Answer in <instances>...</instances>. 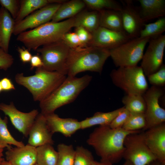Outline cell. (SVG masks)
Returning <instances> with one entry per match:
<instances>
[{"label": "cell", "mask_w": 165, "mask_h": 165, "mask_svg": "<svg viewBox=\"0 0 165 165\" xmlns=\"http://www.w3.org/2000/svg\"><path fill=\"white\" fill-rule=\"evenodd\" d=\"M2 90L8 91L15 90V88L11 80L10 79L5 77L0 80Z\"/></svg>", "instance_id": "b9f144b4"}, {"label": "cell", "mask_w": 165, "mask_h": 165, "mask_svg": "<svg viewBox=\"0 0 165 165\" xmlns=\"http://www.w3.org/2000/svg\"><path fill=\"white\" fill-rule=\"evenodd\" d=\"M86 5L83 0H72L61 4L51 21L57 22L75 17L83 10Z\"/></svg>", "instance_id": "7402d4cb"}, {"label": "cell", "mask_w": 165, "mask_h": 165, "mask_svg": "<svg viewBox=\"0 0 165 165\" xmlns=\"http://www.w3.org/2000/svg\"><path fill=\"white\" fill-rule=\"evenodd\" d=\"M36 163L39 165H57L58 152L53 145L45 144L36 148Z\"/></svg>", "instance_id": "4316f807"}, {"label": "cell", "mask_w": 165, "mask_h": 165, "mask_svg": "<svg viewBox=\"0 0 165 165\" xmlns=\"http://www.w3.org/2000/svg\"><path fill=\"white\" fill-rule=\"evenodd\" d=\"M74 27H82L91 33L100 27L99 12L82 10L74 17Z\"/></svg>", "instance_id": "484cf974"}, {"label": "cell", "mask_w": 165, "mask_h": 165, "mask_svg": "<svg viewBox=\"0 0 165 165\" xmlns=\"http://www.w3.org/2000/svg\"><path fill=\"white\" fill-rule=\"evenodd\" d=\"M44 116L48 127L53 134L58 132L65 137H70L81 129L80 121L77 119L61 118L54 112Z\"/></svg>", "instance_id": "ac0fdd59"}, {"label": "cell", "mask_w": 165, "mask_h": 165, "mask_svg": "<svg viewBox=\"0 0 165 165\" xmlns=\"http://www.w3.org/2000/svg\"><path fill=\"white\" fill-rule=\"evenodd\" d=\"M110 57L108 49L87 46L70 49L67 75L75 77L86 71L101 74L104 65Z\"/></svg>", "instance_id": "277c9868"}, {"label": "cell", "mask_w": 165, "mask_h": 165, "mask_svg": "<svg viewBox=\"0 0 165 165\" xmlns=\"http://www.w3.org/2000/svg\"><path fill=\"white\" fill-rule=\"evenodd\" d=\"M3 149L0 147V158H2L3 156Z\"/></svg>", "instance_id": "c3c4849f"}, {"label": "cell", "mask_w": 165, "mask_h": 165, "mask_svg": "<svg viewBox=\"0 0 165 165\" xmlns=\"http://www.w3.org/2000/svg\"><path fill=\"white\" fill-rule=\"evenodd\" d=\"M148 43L140 66L147 76L157 71L163 64L165 35L151 38Z\"/></svg>", "instance_id": "8fae6325"}, {"label": "cell", "mask_w": 165, "mask_h": 165, "mask_svg": "<svg viewBox=\"0 0 165 165\" xmlns=\"http://www.w3.org/2000/svg\"><path fill=\"white\" fill-rule=\"evenodd\" d=\"M150 39L140 37L132 39L109 50L110 57L115 66L119 68L137 65Z\"/></svg>", "instance_id": "ba28073f"}, {"label": "cell", "mask_w": 165, "mask_h": 165, "mask_svg": "<svg viewBox=\"0 0 165 165\" xmlns=\"http://www.w3.org/2000/svg\"><path fill=\"white\" fill-rule=\"evenodd\" d=\"M5 155L6 160L11 165H34L36 163V148L28 144L7 148Z\"/></svg>", "instance_id": "d6986e66"}, {"label": "cell", "mask_w": 165, "mask_h": 165, "mask_svg": "<svg viewBox=\"0 0 165 165\" xmlns=\"http://www.w3.org/2000/svg\"><path fill=\"white\" fill-rule=\"evenodd\" d=\"M34 165H39V164H38L37 163H36Z\"/></svg>", "instance_id": "f5cc1de1"}, {"label": "cell", "mask_w": 165, "mask_h": 165, "mask_svg": "<svg viewBox=\"0 0 165 165\" xmlns=\"http://www.w3.org/2000/svg\"><path fill=\"white\" fill-rule=\"evenodd\" d=\"M163 92L159 87L152 86L148 88L143 96L146 104L145 113L146 126L145 131L165 122V110L159 103V99Z\"/></svg>", "instance_id": "30bf717a"}, {"label": "cell", "mask_w": 165, "mask_h": 165, "mask_svg": "<svg viewBox=\"0 0 165 165\" xmlns=\"http://www.w3.org/2000/svg\"><path fill=\"white\" fill-rule=\"evenodd\" d=\"M75 28V32L78 36L82 47L89 46L92 40V33L82 27Z\"/></svg>", "instance_id": "74e56055"}, {"label": "cell", "mask_w": 165, "mask_h": 165, "mask_svg": "<svg viewBox=\"0 0 165 165\" xmlns=\"http://www.w3.org/2000/svg\"><path fill=\"white\" fill-rule=\"evenodd\" d=\"M123 158L133 165H148L157 160L145 142L143 132L131 134L125 138Z\"/></svg>", "instance_id": "9c48e42d"}, {"label": "cell", "mask_w": 165, "mask_h": 165, "mask_svg": "<svg viewBox=\"0 0 165 165\" xmlns=\"http://www.w3.org/2000/svg\"><path fill=\"white\" fill-rule=\"evenodd\" d=\"M15 24L14 19L4 8H0V38L1 48L8 53L9 42Z\"/></svg>", "instance_id": "44dd1931"}, {"label": "cell", "mask_w": 165, "mask_h": 165, "mask_svg": "<svg viewBox=\"0 0 165 165\" xmlns=\"http://www.w3.org/2000/svg\"><path fill=\"white\" fill-rule=\"evenodd\" d=\"M60 3L49 4L32 13L21 21L15 23L13 34L18 35L29 29H34L51 20L60 6Z\"/></svg>", "instance_id": "7c38bea8"}, {"label": "cell", "mask_w": 165, "mask_h": 165, "mask_svg": "<svg viewBox=\"0 0 165 165\" xmlns=\"http://www.w3.org/2000/svg\"><path fill=\"white\" fill-rule=\"evenodd\" d=\"M57 165H74L75 149L72 145L61 143L57 146Z\"/></svg>", "instance_id": "4dcf8cb0"}, {"label": "cell", "mask_w": 165, "mask_h": 165, "mask_svg": "<svg viewBox=\"0 0 165 165\" xmlns=\"http://www.w3.org/2000/svg\"><path fill=\"white\" fill-rule=\"evenodd\" d=\"M31 69L32 70L35 68L42 67L43 63L41 58L38 54L32 56L30 61Z\"/></svg>", "instance_id": "7bdbcfd3"}, {"label": "cell", "mask_w": 165, "mask_h": 165, "mask_svg": "<svg viewBox=\"0 0 165 165\" xmlns=\"http://www.w3.org/2000/svg\"><path fill=\"white\" fill-rule=\"evenodd\" d=\"M152 86L159 87L165 84V65L163 64L157 71L147 76Z\"/></svg>", "instance_id": "e575fe53"}, {"label": "cell", "mask_w": 165, "mask_h": 165, "mask_svg": "<svg viewBox=\"0 0 165 165\" xmlns=\"http://www.w3.org/2000/svg\"><path fill=\"white\" fill-rule=\"evenodd\" d=\"M92 34V40L89 46L109 50L132 39L124 31L112 30L101 26Z\"/></svg>", "instance_id": "9a60e30c"}, {"label": "cell", "mask_w": 165, "mask_h": 165, "mask_svg": "<svg viewBox=\"0 0 165 165\" xmlns=\"http://www.w3.org/2000/svg\"><path fill=\"white\" fill-rule=\"evenodd\" d=\"M74 25V17L59 22H49L21 33L17 35L16 40L29 50H36L41 46L61 40Z\"/></svg>", "instance_id": "7a4b0ae2"}, {"label": "cell", "mask_w": 165, "mask_h": 165, "mask_svg": "<svg viewBox=\"0 0 165 165\" xmlns=\"http://www.w3.org/2000/svg\"><path fill=\"white\" fill-rule=\"evenodd\" d=\"M143 132L144 139L156 160L165 163V123Z\"/></svg>", "instance_id": "2e32d148"}, {"label": "cell", "mask_w": 165, "mask_h": 165, "mask_svg": "<svg viewBox=\"0 0 165 165\" xmlns=\"http://www.w3.org/2000/svg\"><path fill=\"white\" fill-rule=\"evenodd\" d=\"M0 110L9 116L13 125L26 137L28 136L30 130L39 113L36 109L27 113L21 112L16 108L13 102L9 105L0 103Z\"/></svg>", "instance_id": "4fadbf2b"}, {"label": "cell", "mask_w": 165, "mask_h": 165, "mask_svg": "<svg viewBox=\"0 0 165 165\" xmlns=\"http://www.w3.org/2000/svg\"><path fill=\"white\" fill-rule=\"evenodd\" d=\"M123 2L121 12L123 30L131 39L139 37L145 22L141 16L139 8L134 5L132 0Z\"/></svg>", "instance_id": "5bb4252c"}, {"label": "cell", "mask_w": 165, "mask_h": 165, "mask_svg": "<svg viewBox=\"0 0 165 165\" xmlns=\"http://www.w3.org/2000/svg\"><path fill=\"white\" fill-rule=\"evenodd\" d=\"M17 50L19 54L21 61L24 63L30 62L32 55L28 49L18 47Z\"/></svg>", "instance_id": "60d3db41"}, {"label": "cell", "mask_w": 165, "mask_h": 165, "mask_svg": "<svg viewBox=\"0 0 165 165\" xmlns=\"http://www.w3.org/2000/svg\"><path fill=\"white\" fill-rule=\"evenodd\" d=\"M99 12L100 26L112 30L125 32L121 11L104 10Z\"/></svg>", "instance_id": "cb8c5ba5"}, {"label": "cell", "mask_w": 165, "mask_h": 165, "mask_svg": "<svg viewBox=\"0 0 165 165\" xmlns=\"http://www.w3.org/2000/svg\"><path fill=\"white\" fill-rule=\"evenodd\" d=\"M14 61L11 55L0 49V69L7 70L12 65Z\"/></svg>", "instance_id": "ab89813d"}, {"label": "cell", "mask_w": 165, "mask_h": 165, "mask_svg": "<svg viewBox=\"0 0 165 165\" xmlns=\"http://www.w3.org/2000/svg\"><path fill=\"white\" fill-rule=\"evenodd\" d=\"M141 16L145 22L165 15V0H138Z\"/></svg>", "instance_id": "ffe728a7"}, {"label": "cell", "mask_w": 165, "mask_h": 165, "mask_svg": "<svg viewBox=\"0 0 165 165\" xmlns=\"http://www.w3.org/2000/svg\"><path fill=\"white\" fill-rule=\"evenodd\" d=\"M92 165H113V164L108 162L101 161L100 162H98L94 160L93 163Z\"/></svg>", "instance_id": "ee69618b"}, {"label": "cell", "mask_w": 165, "mask_h": 165, "mask_svg": "<svg viewBox=\"0 0 165 165\" xmlns=\"http://www.w3.org/2000/svg\"><path fill=\"white\" fill-rule=\"evenodd\" d=\"M53 134L50 130L44 116L41 113L38 115L30 130L28 145L36 148L45 145H53Z\"/></svg>", "instance_id": "e0dca14e"}, {"label": "cell", "mask_w": 165, "mask_h": 165, "mask_svg": "<svg viewBox=\"0 0 165 165\" xmlns=\"http://www.w3.org/2000/svg\"><path fill=\"white\" fill-rule=\"evenodd\" d=\"M165 31V17H163L153 23L145 24L141 31L139 37L154 38L162 35Z\"/></svg>", "instance_id": "f546056e"}, {"label": "cell", "mask_w": 165, "mask_h": 165, "mask_svg": "<svg viewBox=\"0 0 165 165\" xmlns=\"http://www.w3.org/2000/svg\"><path fill=\"white\" fill-rule=\"evenodd\" d=\"M71 49L82 47L78 36L75 32L66 33L61 39Z\"/></svg>", "instance_id": "f35d334b"}, {"label": "cell", "mask_w": 165, "mask_h": 165, "mask_svg": "<svg viewBox=\"0 0 165 165\" xmlns=\"http://www.w3.org/2000/svg\"><path fill=\"white\" fill-rule=\"evenodd\" d=\"M8 123L7 116L2 119L0 115V147L3 149L10 148L11 145L17 147L25 145L22 142L17 141L11 135L7 128Z\"/></svg>", "instance_id": "f1b7e54d"}, {"label": "cell", "mask_w": 165, "mask_h": 165, "mask_svg": "<svg viewBox=\"0 0 165 165\" xmlns=\"http://www.w3.org/2000/svg\"><path fill=\"white\" fill-rule=\"evenodd\" d=\"M65 75L56 72L46 70L42 67L36 68L34 75L25 76L18 73L15 76L16 82L26 88L31 94L33 100L39 102L53 92L64 81Z\"/></svg>", "instance_id": "5b68a950"}, {"label": "cell", "mask_w": 165, "mask_h": 165, "mask_svg": "<svg viewBox=\"0 0 165 165\" xmlns=\"http://www.w3.org/2000/svg\"><path fill=\"white\" fill-rule=\"evenodd\" d=\"M4 159L3 158H0V165L2 163V161Z\"/></svg>", "instance_id": "f907efd6"}, {"label": "cell", "mask_w": 165, "mask_h": 165, "mask_svg": "<svg viewBox=\"0 0 165 165\" xmlns=\"http://www.w3.org/2000/svg\"><path fill=\"white\" fill-rule=\"evenodd\" d=\"M148 165H165V163H162L156 160L151 162Z\"/></svg>", "instance_id": "f6af8a7d"}, {"label": "cell", "mask_w": 165, "mask_h": 165, "mask_svg": "<svg viewBox=\"0 0 165 165\" xmlns=\"http://www.w3.org/2000/svg\"><path fill=\"white\" fill-rule=\"evenodd\" d=\"M70 48L62 40L38 48L43 63L42 68L51 72H56L67 75Z\"/></svg>", "instance_id": "52a82bcc"}, {"label": "cell", "mask_w": 165, "mask_h": 165, "mask_svg": "<svg viewBox=\"0 0 165 165\" xmlns=\"http://www.w3.org/2000/svg\"><path fill=\"white\" fill-rule=\"evenodd\" d=\"M130 114V113L124 107L123 109L112 120L109 126L113 129L122 128Z\"/></svg>", "instance_id": "8d00e7d4"}, {"label": "cell", "mask_w": 165, "mask_h": 165, "mask_svg": "<svg viewBox=\"0 0 165 165\" xmlns=\"http://www.w3.org/2000/svg\"><path fill=\"white\" fill-rule=\"evenodd\" d=\"M1 48V40H0V49Z\"/></svg>", "instance_id": "816d5d0a"}, {"label": "cell", "mask_w": 165, "mask_h": 165, "mask_svg": "<svg viewBox=\"0 0 165 165\" xmlns=\"http://www.w3.org/2000/svg\"><path fill=\"white\" fill-rule=\"evenodd\" d=\"M86 6L98 12L104 10L121 11L123 6L113 0H83Z\"/></svg>", "instance_id": "1f68e13d"}, {"label": "cell", "mask_w": 165, "mask_h": 165, "mask_svg": "<svg viewBox=\"0 0 165 165\" xmlns=\"http://www.w3.org/2000/svg\"><path fill=\"white\" fill-rule=\"evenodd\" d=\"M122 102L130 113H145L146 104L143 95L127 94L122 98Z\"/></svg>", "instance_id": "83f0119b"}, {"label": "cell", "mask_w": 165, "mask_h": 165, "mask_svg": "<svg viewBox=\"0 0 165 165\" xmlns=\"http://www.w3.org/2000/svg\"><path fill=\"white\" fill-rule=\"evenodd\" d=\"M92 78L88 75L79 78L67 76L53 92L39 102L41 113L44 115L54 113L59 108L74 101Z\"/></svg>", "instance_id": "3957f363"}, {"label": "cell", "mask_w": 165, "mask_h": 165, "mask_svg": "<svg viewBox=\"0 0 165 165\" xmlns=\"http://www.w3.org/2000/svg\"><path fill=\"white\" fill-rule=\"evenodd\" d=\"M2 91H3V90H2V87L1 83V82H0V93Z\"/></svg>", "instance_id": "681fc988"}, {"label": "cell", "mask_w": 165, "mask_h": 165, "mask_svg": "<svg viewBox=\"0 0 165 165\" xmlns=\"http://www.w3.org/2000/svg\"><path fill=\"white\" fill-rule=\"evenodd\" d=\"M94 160L91 152L82 146H77L75 149L74 165H92Z\"/></svg>", "instance_id": "836d02e7"}, {"label": "cell", "mask_w": 165, "mask_h": 165, "mask_svg": "<svg viewBox=\"0 0 165 165\" xmlns=\"http://www.w3.org/2000/svg\"><path fill=\"white\" fill-rule=\"evenodd\" d=\"M141 131H129L122 128L113 129L109 125L99 126L90 134L86 142L94 148L101 161L113 164L123 158L126 137Z\"/></svg>", "instance_id": "6da1fadb"}, {"label": "cell", "mask_w": 165, "mask_h": 165, "mask_svg": "<svg viewBox=\"0 0 165 165\" xmlns=\"http://www.w3.org/2000/svg\"><path fill=\"white\" fill-rule=\"evenodd\" d=\"M146 126L145 113H130L122 128L129 131L143 130Z\"/></svg>", "instance_id": "d6a6232c"}, {"label": "cell", "mask_w": 165, "mask_h": 165, "mask_svg": "<svg viewBox=\"0 0 165 165\" xmlns=\"http://www.w3.org/2000/svg\"><path fill=\"white\" fill-rule=\"evenodd\" d=\"M124 106L108 112H97L91 117L80 121L81 129L94 126L109 125L115 118L124 108Z\"/></svg>", "instance_id": "d4e9b609"}, {"label": "cell", "mask_w": 165, "mask_h": 165, "mask_svg": "<svg viewBox=\"0 0 165 165\" xmlns=\"http://www.w3.org/2000/svg\"><path fill=\"white\" fill-rule=\"evenodd\" d=\"M0 4L9 12L15 20L19 10L20 0H0Z\"/></svg>", "instance_id": "d590c367"}, {"label": "cell", "mask_w": 165, "mask_h": 165, "mask_svg": "<svg viewBox=\"0 0 165 165\" xmlns=\"http://www.w3.org/2000/svg\"><path fill=\"white\" fill-rule=\"evenodd\" d=\"M65 1L61 0H20V8L17 16L14 20L17 23L28 16L49 4L54 3H62Z\"/></svg>", "instance_id": "603a6c76"}, {"label": "cell", "mask_w": 165, "mask_h": 165, "mask_svg": "<svg viewBox=\"0 0 165 165\" xmlns=\"http://www.w3.org/2000/svg\"><path fill=\"white\" fill-rule=\"evenodd\" d=\"M113 83L127 94H143L148 89L146 76L140 66L119 67L112 70Z\"/></svg>", "instance_id": "8992f818"}, {"label": "cell", "mask_w": 165, "mask_h": 165, "mask_svg": "<svg viewBox=\"0 0 165 165\" xmlns=\"http://www.w3.org/2000/svg\"><path fill=\"white\" fill-rule=\"evenodd\" d=\"M122 165H133L132 163L126 160L125 162L123 163Z\"/></svg>", "instance_id": "7dc6e473"}, {"label": "cell", "mask_w": 165, "mask_h": 165, "mask_svg": "<svg viewBox=\"0 0 165 165\" xmlns=\"http://www.w3.org/2000/svg\"><path fill=\"white\" fill-rule=\"evenodd\" d=\"M0 165H11L10 163L6 160L5 159L2 161Z\"/></svg>", "instance_id": "bcb514c9"}]
</instances>
